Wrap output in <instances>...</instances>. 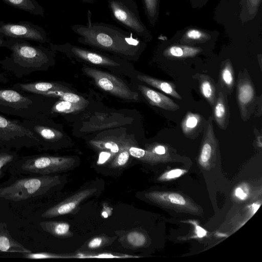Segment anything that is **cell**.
Instances as JSON below:
<instances>
[{
    "instance_id": "cell-1",
    "label": "cell",
    "mask_w": 262,
    "mask_h": 262,
    "mask_svg": "<svg viewBox=\"0 0 262 262\" xmlns=\"http://www.w3.org/2000/svg\"><path fill=\"white\" fill-rule=\"evenodd\" d=\"M87 20L84 25L71 27L81 44L129 58L136 57L144 47L140 38L128 30L109 23L92 21L90 10L87 12Z\"/></svg>"
},
{
    "instance_id": "cell-2",
    "label": "cell",
    "mask_w": 262,
    "mask_h": 262,
    "mask_svg": "<svg viewBox=\"0 0 262 262\" xmlns=\"http://www.w3.org/2000/svg\"><path fill=\"white\" fill-rule=\"evenodd\" d=\"M3 47L8 49L11 53L0 59V65L17 78L46 71L53 62L52 50L41 46L32 45L24 39H5Z\"/></svg>"
},
{
    "instance_id": "cell-3",
    "label": "cell",
    "mask_w": 262,
    "mask_h": 262,
    "mask_svg": "<svg viewBox=\"0 0 262 262\" xmlns=\"http://www.w3.org/2000/svg\"><path fill=\"white\" fill-rule=\"evenodd\" d=\"M21 92L13 89L0 88V113L22 120L44 119L48 97Z\"/></svg>"
},
{
    "instance_id": "cell-4",
    "label": "cell",
    "mask_w": 262,
    "mask_h": 262,
    "mask_svg": "<svg viewBox=\"0 0 262 262\" xmlns=\"http://www.w3.org/2000/svg\"><path fill=\"white\" fill-rule=\"evenodd\" d=\"M60 183L57 176L41 175L16 180L0 188V198L17 202L42 195Z\"/></svg>"
},
{
    "instance_id": "cell-5",
    "label": "cell",
    "mask_w": 262,
    "mask_h": 262,
    "mask_svg": "<svg viewBox=\"0 0 262 262\" xmlns=\"http://www.w3.org/2000/svg\"><path fill=\"white\" fill-rule=\"evenodd\" d=\"M112 18L140 38L149 40L151 34L142 21L136 0H107Z\"/></svg>"
},
{
    "instance_id": "cell-6",
    "label": "cell",
    "mask_w": 262,
    "mask_h": 262,
    "mask_svg": "<svg viewBox=\"0 0 262 262\" xmlns=\"http://www.w3.org/2000/svg\"><path fill=\"white\" fill-rule=\"evenodd\" d=\"M39 146L38 140L21 120L12 119L0 113V148L19 149Z\"/></svg>"
},
{
    "instance_id": "cell-7",
    "label": "cell",
    "mask_w": 262,
    "mask_h": 262,
    "mask_svg": "<svg viewBox=\"0 0 262 262\" xmlns=\"http://www.w3.org/2000/svg\"><path fill=\"white\" fill-rule=\"evenodd\" d=\"M75 162V159L71 157L33 156L25 158L21 168L27 172L48 175L69 170Z\"/></svg>"
},
{
    "instance_id": "cell-8",
    "label": "cell",
    "mask_w": 262,
    "mask_h": 262,
    "mask_svg": "<svg viewBox=\"0 0 262 262\" xmlns=\"http://www.w3.org/2000/svg\"><path fill=\"white\" fill-rule=\"evenodd\" d=\"M83 72L92 78L100 89L116 97L130 100H138V94L132 91L120 78L97 69L84 68Z\"/></svg>"
},
{
    "instance_id": "cell-9",
    "label": "cell",
    "mask_w": 262,
    "mask_h": 262,
    "mask_svg": "<svg viewBox=\"0 0 262 262\" xmlns=\"http://www.w3.org/2000/svg\"><path fill=\"white\" fill-rule=\"evenodd\" d=\"M0 35L7 39L21 38L41 43H46L48 40L43 28L27 21L17 23L0 21Z\"/></svg>"
},
{
    "instance_id": "cell-10",
    "label": "cell",
    "mask_w": 262,
    "mask_h": 262,
    "mask_svg": "<svg viewBox=\"0 0 262 262\" xmlns=\"http://www.w3.org/2000/svg\"><path fill=\"white\" fill-rule=\"evenodd\" d=\"M236 95L241 118L245 121L250 118L256 104L255 88L245 70L238 74Z\"/></svg>"
},
{
    "instance_id": "cell-11",
    "label": "cell",
    "mask_w": 262,
    "mask_h": 262,
    "mask_svg": "<svg viewBox=\"0 0 262 262\" xmlns=\"http://www.w3.org/2000/svg\"><path fill=\"white\" fill-rule=\"evenodd\" d=\"M96 190L95 188L81 190L49 208L41 216L43 218H52L71 213L82 201L95 193Z\"/></svg>"
},
{
    "instance_id": "cell-12",
    "label": "cell",
    "mask_w": 262,
    "mask_h": 262,
    "mask_svg": "<svg viewBox=\"0 0 262 262\" xmlns=\"http://www.w3.org/2000/svg\"><path fill=\"white\" fill-rule=\"evenodd\" d=\"M216 89L217 94L215 104L212 107V117L219 128L225 130L229 125L230 118L227 94L219 83L216 84Z\"/></svg>"
},
{
    "instance_id": "cell-13",
    "label": "cell",
    "mask_w": 262,
    "mask_h": 262,
    "mask_svg": "<svg viewBox=\"0 0 262 262\" xmlns=\"http://www.w3.org/2000/svg\"><path fill=\"white\" fill-rule=\"evenodd\" d=\"M138 90L151 105L170 111H176L180 108L172 99L161 93L143 85H138Z\"/></svg>"
},
{
    "instance_id": "cell-14",
    "label": "cell",
    "mask_w": 262,
    "mask_h": 262,
    "mask_svg": "<svg viewBox=\"0 0 262 262\" xmlns=\"http://www.w3.org/2000/svg\"><path fill=\"white\" fill-rule=\"evenodd\" d=\"M0 252L24 254L31 251L14 239L10 235L5 223H0Z\"/></svg>"
},
{
    "instance_id": "cell-15",
    "label": "cell",
    "mask_w": 262,
    "mask_h": 262,
    "mask_svg": "<svg viewBox=\"0 0 262 262\" xmlns=\"http://www.w3.org/2000/svg\"><path fill=\"white\" fill-rule=\"evenodd\" d=\"M205 121L202 116L188 112L181 123L183 134L188 138L197 137L203 130Z\"/></svg>"
},
{
    "instance_id": "cell-16",
    "label": "cell",
    "mask_w": 262,
    "mask_h": 262,
    "mask_svg": "<svg viewBox=\"0 0 262 262\" xmlns=\"http://www.w3.org/2000/svg\"><path fill=\"white\" fill-rule=\"evenodd\" d=\"M193 77L198 80L200 93L210 105L215 104L217 97L216 84L209 76L197 73Z\"/></svg>"
},
{
    "instance_id": "cell-17",
    "label": "cell",
    "mask_w": 262,
    "mask_h": 262,
    "mask_svg": "<svg viewBox=\"0 0 262 262\" xmlns=\"http://www.w3.org/2000/svg\"><path fill=\"white\" fill-rule=\"evenodd\" d=\"M218 83L227 94H231L233 92L235 84V74L229 59L222 62Z\"/></svg>"
},
{
    "instance_id": "cell-18",
    "label": "cell",
    "mask_w": 262,
    "mask_h": 262,
    "mask_svg": "<svg viewBox=\"0 0 262 262\" xmlns=\"http://www.w3.org/2000/svg\"><path fill=\"white\" fill-rule=\"evenodd\" d=\"M137 78L140 81L159 89L175 98L182 99L181 96L176 91L175 85L172 82L162 80L145 74L138 75Z\"/></svg>"
},
{
    "instance_id": "cell-19",
    "label": "cell",
    "mask_w": 262,
    "mask_h": 262,
    "mask_svg": "<svg viewBox=\"0 0 262 262\" xmlns=\"http://www.w3.org/2000/svg\"><path fill=\"white\" fill-rule=\"evenodd\" d=\"M202 50L200 48L184 45H173L166 48L163 55L172 59H180L196 56Z\"/></svg>"
},
{
    "instance_id": "cell-20",
    "label": "cell",
    "mask_w": 262,
    "mask_h": 262,
    "mask_svg": "<svg viewBox=\"0 0 262 262\" xmlns=\"http://www.w3.org/2000/svg\"><path fill=\"white\" fill-rule=\"evenodd\" d=\"M39 225L43 230L58 238H67L73 235L70 225L66 222L43 221Z\"/></svg>"
},
{
    "instance_id": "cell-21",
    "label": "cell",
    "mask_w": 262,
    "mask_h": 262,
    "mask_svg": "<svg viewBox=\"0 0 262 262\" xmlns=\"http://www.w3.org/2000/svg\"><path fill=\"white\" fill-rule=\"evenodd\" d=\"M7 5L35 15L43 16V8L36 0H2Z\"/></svg>"
},
{
    "instance_id": "cell-22",
    "label": "cell",
    "mask_w": 262,
    "mask_h": 262,
    "mask_svg": "<svg viewBox=\"0 0 262 262\" xmlns=\"http://www.w3.org/2000/svg\"><path fill=\"white\" fill-rule=\"evenodd\" d=\"M85 107V106L81 104L59 100L53 104L50 112L52 113H73L80 111Z\"/></svg>"
},
{
    "instance_id": "cell-23",
    "label": "cell",
    "mask_w": 262,
    "mask_h": 262,
    "mask_svg": "<svg viewBox=\"0 0 262 262\" xmlns=\"http://www.w3.org/2000/svg\"><path fill=\"white\" fill-rule=\"evenodd\" d=\"M145 14L152 26H155L159 14V0H141Z\"/></svg>"
},
{
    "instance_id": "cell-24",
    "label": "cell",
    "mask_w": 262,
    "mask_h": 262,
    "mask_svg": "<svg viewBox=\"0 0 262 262\" xmlns=\"http://www.w3.org/2000/svg\"><path fill=\"white\" fill-rule=\"evenodd\" d=\"M129 147L128 145L125 144L121 148L120 150L115 155L112 162L111 164V167L119 168L126 165L130 157Z\"/></svg>"
},
{
    "instance_id": "cell-25",
    "label": "cell",
    "mask_w": 262,
    "mask_h": 262,
    "mask_svg": "<svg viewBox=\"0 0 262 262\" xmlns=\"http://www.w3.org/2000/svg\"><path fill=\"white\" fill-rule=\"evenodd\" d=\"M91 144L96 148L108 151L116 155L125 144L120 146L112 141H91Z\"/></svg>"
},
{
    "instance_id": "cell-26",
    "label": "cell",
    "mask_w": 262,
    "mask_h": 262,
    "mask_svg": "<svg viewBox=\"0 0 262 262\" xmlns=\"http://www.w3.org/2000/svg\"><path fill=\"white\" fill-rule=\"evenodd\" d=\"M209 39V35L197 29H192L188 30L182 39L181 42H202Z\"/></svg>"
},
{
    "instance_id": "cell-27",
    "label": "cell",
    "mask_w": 262,
    "mask_h": 262,
    "mask_svg": "<svg viewBox=\"0 0 262 262\" xmlns=\"http://www.w3.org/2000/svg\"><path fill=\"white\" fill-rule=\"evenodd\" d=\"M17 155L10 149L0 148V172L1 169L6 165L16 160Z\"/></svg>"
},
{
    "instance_id": "cell-28",
    "label": "cell",
    "mask_w": 262,
    "mask_h": 262,
    "mask_svg": "<svg viewBox=\"0 0 262 262\" xmlns=\"http://www.w3.org/2000/svg\"><path fill=\"white\" fill-rule=\"evenodd\" d=\"M59 98L60 100L81 104L85 106L89 104V102L83 97L68 91L63 92Z\"/></svg>"
},
{
    "instance_id": "cell-29",
    "label": "cell",
    "mask_w": 262,
    "mask_h": 262,
    "mask_svg": "<svg viewBox=\"0 0 262 262\" xmlns=\"http://www.w3.org/2000/svg\"><path fill=\"white\" fill-rule=\"evenodd\" d=\"M126 238L130 245L136 247L143 246L146 242L145 236L138 231L130 232L127 235Z\"/></svg>"
},
{
    "instance_id": "cell-30",
    "label": "cell",
    "mask_w": 262,
    "mask_h": 262,
    "mask_svg": "<svg viewBox=\"0 0 262 262\" xmlns=\"http://www.w3.org/2000/svg\"><path fill=\"white\" fill-rule=\"evenodd\" d=\"M23 257L30 259L66 258L67 256L48 252L27 253L23 254Z\"/></svg>"
},
{
    "instance_id": "cell-31",
    "label": "cell",
    "mask_w": 262,
    "mask_h": 262,
    "mask_svg": "<svg viewBox=\"0 0 262 262\" xmlns=\"http://www.w3.org/2000/svg\"><path fill=\"white\" fill-rule=\"evenodd\" d=\"M76 257L77 258H126V257H133L135 256L127 255H115L112 253H99L97 254H86L79 253L77 254L76 256L74 257Z\"/></svg>"
},
{
    "instance_id": "cell-32",
    "label": "cell",
    "mask_w": 262,
    "mask_h": 262,
    "mask_svg": "<svg viewBox=\"0 0 262 262\" xmlns=\"http://www.w3.org/2000/svg\"><path fill=\"white\" fill-rule=\"evenodd\" d=\"M108 241V239L104 237L97 236L89 241L88 247L91 249L99 248L106 244Z\"/></svg>"
},
{
    "instance_id": "cell-33",
    "label": "cell",
    "mask_w": 262,
    "mask_h": 262,
    "mask_svg": "<svg viewBox=\"0 0 262 262\" xmlns=\"http://www.w3.org/2000/svg\"><path fill=\"white\" fill-rule=\"evenodd\" d=\"M168 199L170 203L179 205H184L186 201L180 194L176 193H170L168 195Z\"/></svg>"
},
{
    "instance_id": "cell-34",
    "label": "cell",
    "mask_w": 262,
    "mask_h": 262,
    "mask_svg": "<svg viewBox=\"0 0 262 262\" xmlns=\"http://www.w3.org/2000/svg\"><path fill=\"white\" fill-rule=\"evenodd\" d=\"M115 155L112 154L108 151H103L99 154L98 160L97 161L98 164H103L111 160Z\"/></svg>"
},
{
    "instance_id": "cell-35",
    "label": "cell",
    "mask_w": 262,
    "mask_h": 262,
    "mask_svg": "<svg viewBox=\"0 0 262 262\" xmlns=\"http://www.w3.org/2000/svg\"><path fill=\"white\" fill-rule=\"evenodd\" d=\"M183 172L184 171L182 169H173L168 171L166 174H165L164 178L168 179H174L180 177Z\"/></svg>"
},
{
    "instance_id": "cell-36",
    "label": "cell",
    "mask_w": 262,
    "mask_h": 262,
    "mask_svg": "<svg viewBox=\"0 0 262 262\" xmlns=\"http://www.w3.org/2000/svg\"><path fill=\"white\" fill-rule=\"evenodd\" d=\"M149 151L159 156L163 155L166 153V147L164 145L158 144L154 146Z\"/></svg>"
},
{
    "instance_id": "cell-37",
    "label": "cell",
    "mask_w": 262,
    "mask_h": 262,
    "mask_svg": "<svg viewBox=\"0 0 262 262\" xmlns=\"http://www.w3.org/2000/svg\"><path fill=\"white\" fill-rule=\"evenodd\" d=\"M195 231H196V234L198 237L202 238L204 236H206L207 234L206 231L204 229L201 227L198 226V225H195Z\"/></svg>"
},
{
    "instance_id": "cell-38",
    "label": "cell",
    "mask_w": 262,
    "mask_h": 262,
    "mask_svg": "<svg viewBox=\"0 0 262 262\" xmlns=\"http://www.w3.org/2000/svg\"><path fill=\"white\" fill-rule=\"evenodd\" d=\"M235 194L236 196L241 200H245L247 197V194L239 187L236 188Z\"/></svg>"
},
{
    "instance_id": "cell-39",
    "label": "cell",
    "mask_w": 262,
    "mask_h": 262,
    "mask_svg": "<svg viewBox=\"0 0 262 262\" xmlns=\"http://www.w3.org/2000/svg\"><path fill=\"white\" fill-rule=\"evenodd\" d=\"M83 3L89 4H93L95 3L96 2H97L99 0H79Z\"/></svg>"
},
{
    "instance_id": "cell-40",
    "label": "cell",
    "mask_w": 262,
    "mask_h": 262,
    "mask_svg": "<svg viewBox=\"0 0 262 262\" xmlns=\"http://www.w3.org/2000/svg\"><path fill=\"white\" fill-rule=\"evenodd\" d=\"M5 40V38L0 35V48L3 47Z\"/></svg>"
},
{
    "instance_id": "cell-41",
    "label": "cell",
    "mask_w": 262,
    "mask_h": 262,
    "mask_svg": "<svg viewBox=\"0 0 262 262\" xmlns=\"http://www.w3.org/2000/svg\"><path fill=\"white\" fill-rule=\"evenodd\" d=\"M250 1H251V4H253L254 3V1H255L256 4H258V0H250Z\"/></svg>"
}]
</instances>
